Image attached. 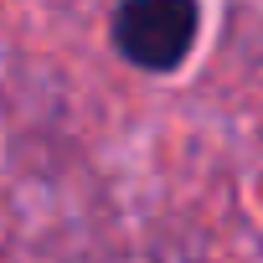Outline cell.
Segmentation results:
<instances>
[{"mask_svg": "<svg viewBox=\"0 0 263 263\" xmlns=\"http://www.w3.org/2000/svg\"><path fill=\"white\" fill-rule=\"evenodd\" d=\"M114 52L140 72H176L201 36L196 0H124L108 21Z\"/></svg>", "mask_w": 263, "mask_h": 263, "instance_id": "1", "label": "cell"}]
</instances>
